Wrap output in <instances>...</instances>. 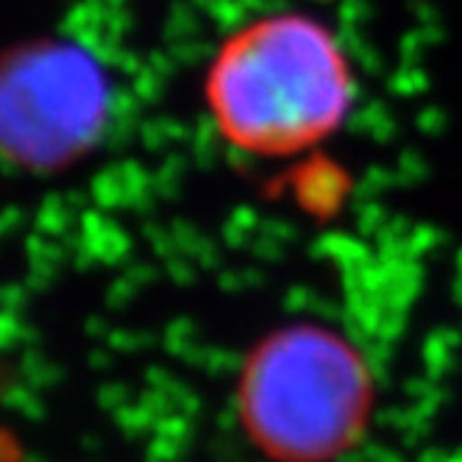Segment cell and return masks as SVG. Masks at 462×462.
<instances>
[{"label":"cell","mask_w":462,"mask_h":462,"mask_svg":"<svg viewBox=\"0 0 462 462\" xmlns=\"http://www.w3.org/2000/svg\"><path fill=\"white\" fill-rule=\"evenodd\" d=\"M376 384L362 351L335 328L299 320L273 328L245 356L237 415L273 462H337L365 438Z\"/></svg>","instance_id":"7a4b0ae2"},{"label":"cell","mask_w":462,"mask_h":462,"mask_svg":"<svg viewBox=\"0 0 462 462\" xmlns=\"http://www.w3.org/2000/svg\"><path fill=\"white\" fill-rule=\"evenodd\" d=\"M204 97L228 145L251 156H295L346 123L354 70L332 28L304 12H279L223 40Z\"/></svg>","instance_id":"6da1fadb"},{"label":"cell","mask_w":462,"mask_h":462,"mask_svg":"<svg viewBox=\"0 0 462 462\" xmlns=\"http://www.w3.org/2000/svg\"><path fill=\"white\" fill-rule=\"evenodd\" d=\"M112 115V84L84 48L37 40L14 51L0 81V137L12 162L61 171L89 153Z\"/></svg>","instance_id":"3957f363"}]
</instances>
